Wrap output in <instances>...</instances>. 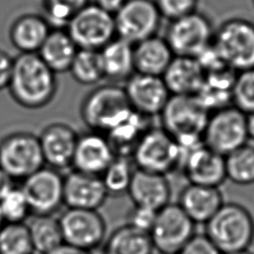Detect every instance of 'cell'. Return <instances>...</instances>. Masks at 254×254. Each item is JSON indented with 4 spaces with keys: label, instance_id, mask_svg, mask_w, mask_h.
Instances as JSON below:
<instances>
[{
    "label": "cell",
    "instance_id": "cell-8",
    "mask_svg": "<svg viewBox=\"0 0 254 254\" xmlns=\"http://www.w3.org/2000/svg\"><path fill=\"white\" fill-rule=\"evenodd\" d=\"M248 141L246 114L234 105H228L209 113L202 143L214 152L226 156Z\"/></svg>",
    "mask_w": 254,
    "mask_h": 254
},
{
    "label": "cell",
    "instance_id": "cell-10",
    "mask_svg": "<svg viewBox=\"0 0 254 254\" xmlns=\"http://www.w3.org/2000/svg\"><path fill=\"white\" fill-rule=\"evenodd\" d=\"M44 165L39 137L34 134L16 132L0 141V168L14 181H23Z\"/></svg>",
    "mask_w": 254,
    "mask_h": 254
},
{
    "label": "cell",
    "instance_id": "cell-44",
    "mask_svg": "<svg viewBox=\"0 0 254 254\" xmlns=\"http://www.w3.org/2000/svg\"><path fill=\"white\" fill-rule=\"evenodd\" d=\"M47 254H88V252L77 249V248L72 247L70 245H67L65 243H63L62 245H60L59 247L50 251Z\"/></svg>",
    "mask_w": 254,
    "mask_h": 254
},
{
    "label": "cell",
    "instance_id": "cell-6",
    "mask_svg": "<svg viewBox=\"0 0 254 254\" xmlns=\"http://www.w3.org/2000/svg\"><path fill=\"white\" fill-rule=\"evenodd\" d=\"M131 110L123 86L105 84L94 88L85 96L80 115L91 131L105 134Z\"/></svg>",
    "mask_w": 254,
    "mask_h": 254
},
{
    "label": "cell",
    "instance_id": "cell-41",
    "mask_svg": "<svg viewBox=\"0 0 254 254\" xmlns=\"http://www.w3.org/2000/svg\"><path fill=\"white\" fill-rule=\"evenodd\" d=\"M14 58L0 50V90L7 88L12 74Z\"/></svg>",
    "mask_w": 254,
    "mask_h": 254
},
{
    "label": "cell",
    "instance_id": "cell-34",
    "mask_svg": "<svg viewBox=\"0 0 254 254\" xmlns=\"http://www.w3.org/2000/svg\"><path fill=\"white\" fill-rule=\"evenodd\" d=\"M28 225L5 222L0 228V254H33Z\"/></svg>",
    "mask_w": 254,
    "mask_h": 254
},
{
    "label": "cell",
    "instance_id": "cell-24",
    "mask_svg": "<svg viewBox=\"0 0 254 254\" xmlns=\"http://www.w3.org/2000/svg\"><path fill=\"white\" fill-rule=\"evenodd\" d=\"M174 57L164 37L145 39L134 45L135 72L162 76Z\"/></svg>",
    "mask_w": 254,
    "mask_h": 254
},
{
    "label": "cell",
    "instance_id": "cell-5",
    "mask_svg": "<svg viewBox=\"0 0 254 254\" xmlns=\"http://www.w3.org/2000/svg\"><path fill=\"white\" fill-rule=\"evenodd\" d=\"M212 45L225 65L234 71L254 68V24L229 18L214 30Z\"/></svg>",
    "mask_w": 254,
    "mask_h": 254
},
{
    "label": "cell",
    "instance_id": "cell-2",
    "mask_svg": "<svg viewBox=\"0 0 254 254\" xmlns=\"http://www.w3.org/2000/svg\"><path fill=\"white\" fill-rule=\"evenodd\" d=\"M209 112L195 95H171L160 116L161 127L181 146L183 152L202 143Z\"/></svg>",
    "mask_w": 254,
    "mask_h": 254
},
{
    "label": "cell",
    "instance_id": "cell-27",
    "mask_svg": "<svg viewBox=\"0 0 254 254\" xmlns=\"http://www.w3.org/2000/svg\"><path fill=\"white\" fill-rule=\"evenodd\" d=\"M77 50L65 29H52L37 54L55 73H60L69 70Z\"/></svg>",
    "mask_w": 254,
    "mask_h": 254
},
{
    "label": "cell",
    "instance_id": "cell-35",
    "mask_svg": "<svg viewBox=\"0 0 254 254\" xmlns=\"http://www.w3.org/2000/svg\"><path fill=\"white\" fill-rule=\"evenodd\" d=\"M89 0H43V17L51 29H65L71 18Z\"/></svg>",
    "mask_w": 254,
    "mask_h": 254
},
{
    "label": "cell",
    "instance_id": "cell-4",
    "mask_svg": "<svg viewBox=\"0 0 254 254\" xmlns=\"http://www.w3.org/2000/svg\"><path fill=\"white\" fill-rule=\"evenodd\" d=\"M130 156L136 169L167 176L181 168L183 150L161 126L149 127Z\"/></svg>",
    "mask_w": 254,
    "mask_h": 254
},
{
    "label": "cell",
    "instance_id": "cell-17",
    "mask_svg": "<svg viewBox=\"0 0 254 254\" xmlns=\"http://www.w3.org/2000/svg\"><path fill=\"white\" fill-rule=\"evenodd\" d=\"M115 157L105 134L90 130L77 137L71 167L81 173L101 176Z\"/></svg>",
    "mask_w": 254,
    "mask_h": 254
},
{
    "label": "cell",
    "instance_id": "cell-20",
    "mask_svg": "<svg viewBox=\"0 0 254 254\" xmlns=\"http://www.w3.org/2000/svg\"><path fill=\"white\" fill-rule=\"evenodd\" d=\"M127 193L134 205L158 211L171 202L172 190L167 176L135 169Z\"/></svg>",
    "mask_w": 254,
    "mask_h": 254
},
{
    "label": "cell",
    "instance_id": "cell-30",
    "mask_svg": "<svg viewBox=\"0 0 254 254\" xmlns=\"http://www.w3.org/2000/svg\"><path fill=\"white\" fill-rule=\"evenodd\" d=\"M27 225L34 251L47 254L64 243L59 219L53 215H35Z\"/></svg>",
    "mask_w": 254,
    "mask_h": 254
},
{
    "label": "cell",
    "instance_id": "cell-47",
    "mask_svg": "<svg viewBox=\"0 0 254 254\" xmlns=\"http://www.w3.org/2000/svg\"><path fill=\"white\" fill-rule=\"evenodd\" d=\"M88 254H105L104 252H103V250H97V248L96 249H94V250H91V251H89L88 252Z\"/></svg>",
    "mask_w": 254,
    "mask_h": 254
},
{
    "label": "cell",
    "instance_id": "cell-15",
    "mask_svg": "<svg viewBox=\"0 0 254 254\" xmlns=\"http://www.w3.org/2000/svg\"><path fill=\"white\" fill-rule=\"evenodd\" d=\"M130 106L150 118L159 116L171 93L162 76L134 72L123 86Z\"/></svg>",
    "mask_w": 254,
    "mask_h": 254
},
{
    "label": "cell",
    "instance_id": "cell-39",
    "mask_svg": "<svg viewBox=\"0 0 254 254\" xmlns=\"http://www.w3.org/2000/svg\"><path fill=\"white\" fill-rule=\"evenodd\" d=\"M156 214V210L144 206L134 205L133 208H131L127 214L126 223L136 229L149 233L154 224Z\"/></svg>",
    "mask_w": 254,
    "mask_h": 254
},
{
    "label": "cell",
    "instance_id": "cell-25",
    "mask_svg": "<svg viewBox=\"0 0 254 254\" xmlns=\"http://www.w3.org/2000/svg\"><path fill=\"white\" fill-rule=\"evenodd\" d=\"M236 71L229 67L206 72L195 97L210 113L232 105V88Z\"/></svg>",
    "mask_w": 254,
    "mask_h": 254
},
{
    "label": "cell",
    "instance_id": "cell-32",
    "mask_svg": "<svg viewBox=\"0 0 254 254\" xmlns=\"http://www.w3.org/2000/svg\"><path fill=\"white\" fill-rule=\"evenodd\" d=\"M69 71L78 83L92 85L104 78L99 52L95 50L78 49L70 64Z\"/></svg>",
    "mask_w": 254,
    "mask_h": 254
},
{
    "label": "cell",
    "instance_id": "cell-3",
    "mask_svg": "<svg viewBox=\"0 0 254 254\" xmlns=\"http://www.w3.org/2000/svg\"><path fill=\"white\" fill-rule=\"evenodd\" d=\"M204 226V234L222 254L249 249L254 240V218L236 202H224Z\"/></svg>",
    "mask_w": 254,
    "mask_h": 254
},
{
    "label": "cell",
    "instance_id": "cell-38",
    "mask_svg": "<svg viewBox=\"0 0 254 254\" xmlns=\"http://www.w3.org/2000/svg\"><path fill=\"white\" fill-rule=\"evenodd\" d=\"M199 0H154L163 19L175 20L197 10Z\"/></svg>",
    "mask_w": 254,
    "mask_h": 254
},
{
    "label": "cell",
    "instance_id": "cell-13",
    "mask_svg": "<svg viewBox=\"0 0 254 254\" xmlns=\"http://www.w3.org/2000/svg\"><path fill=\"white\" fill-rule=\"evenodd\" d=\"M20 188L34 215H53L64 204V177L51 167L28 176Z\"/></svg>",
    "mask_w": 254,
    "mask_h": 254
},
{
    "label": "cell",
    "instance_id": "cell-42",
    "mask_svg": "<svg viewBox=\"0 0 254 254\" xmlns=\"http://www.w3.org/2000/svg\"><path fill=\"white\" fill-rule=\"evenodd\" d=\"M125 2L126 0H94L93 3H95L104 11L114 15L117 11H119Z\"/></svg>",
    "mask_w": 254,
    "mask_h": 254
},
{
    "label": "cell",
    "instance_id": "cell-12",
    "mask_svg": "<svg viewBox=\"0 0 254 254\" xmlns=\"http://www.w3.org/2000/svg\"><path fill=\"white\" fill-rule=\"evenodd\" d=\"M113 17L116 37L132 45L158 35L163 20L154 0H126Z\"/></svg>",
    "mask_w": 254,
    "mask_h": 254
},
{
    "label": "cell",
    "instance_id": "cell-48",
    "mask_svg": "<svg viewBox=\"0 0 254 254\" xmlns=\"http://www.w3.org/2000/svg\"><path fill=\"white\" fill-rule=\"evenodd\" d=\"M4 223H5V222H4V219H3L2 214H1V211H0V228H1V226H2Z\"/></svg>",
    "mask_w": 254,
    "mask_h": 254
},
{
    "label": "cell",
    "instance_id": "cell-31",
    "mask_svg": "<svg viewBox=\"0 0 254 254\" xmlns=\"http://www.w3.org/2000/svg\"><path fill=\"white\" fill-rule=\"evenodd\" d=\"M226 180L238 186L254 184V147L245 144L224 156Z\"/></svg>",
    "mask_w": 254,
    "mask_h": 254
},
{
    "label": "cell",
    "instance_id": "cell-11",
    "mask_svg": "<svg viewBox=\"0 0 254 254\" xmlns=\"http://www.w3.org/2000/svg\"><path fill=\"white\" fill-rule=\"evenodd\" d=\"M195 234V223L178 203L169 202L157 211L149 232L159 254H177Z\"/></svg>",
    "mask_w": 254,
    "mask_h": 254
},
{
    "label": "cell",
    "instance_id": "cell-46",
    "mask_svg": "<svg viewBox=\"0 0 254 254\" xmlns=\"http://www.w3.org/2000/svg\"><path fill=\"white\" fill-rule=\"evenodd\" d=\"M224 254H253L252 252L249 251V249L246 250H240V251H234V252H229V253H224Z\"/></svg>",
    "mask_w": 254,
    "mask_h": 254
},
{
    "label": "cell",
    "instance_id": "cell-18",
    "mask_svg": "<svg viewBox=\"0 0 254 254\" xmlns=\"http://www.w3.org/2000/svg\"><path fill=\"white\" fill-rule=\"evenodd\" d=\"M107 196L100 176L73 170L64 177V203L67 208L97 210Z\"/></svg>",
    "mask_w": 254,
    "mask_h": 254
},
{
    "label": "cell",
    "instance_id": "cell-37",
    "mask_svg": "<svg viewBox=\"0 0 254 254\" xmlns=\"http://www.w3.org/2000/svg\"><path fill=\"white\" fill-rule=\"evenodd\" d=\"M0 211L4 222H24L29 217L31 210L21 188L14 187L0 198Z\"/></svg>",
    "mask_w": 254,
    "mask_h": 254
},
{
    "label": "cell",
    "instance_id": "cell-45",
    "mask_svg": "<svg viewBox=\"0 0 254 254\" xmlns=\"http://www.w3.org/2000/svg\"><path fill=\"white\" fill-rule=\"evenodd\" d=\"M246 130L248 139L254 141V112L246 114Z\"/></svg>",
    "mask_w": 254,
    "mask_h": 254
},
{
    "label": "cell",
    "instance_id": "cell-22",
    "mask_svg": "<svg viewBox=\"0 0 254 254\" xmlns=\"http://www.w3.org/2000/svg\"><path fill=\"white\" fill-rule=\"evenodd\" d=\"M205 72L193 57L175 56L162 78L171 95H195Z\"/></svg>",
    "mask_w": 254,
    "mask_h": 254
},
{
    "label": "cell",
    "instance_id": "cell-21",
    "mask_svg": "<svg viewBox=\"0 0 254 254\" xmlns=\"http://www.w3.org/2000/svg\"><path fill=\"white\" fill-rule=\"evenodd\" d=\"M195 224H205L224 203L219 188L188 184L177 202Z\"/></svg>",
    "mask_w": 254,
    "mask_h": 254
},
{
    "label": "cell",
    "instance_id": "cell-1",
    "mask_svg": "<svg viewBox=\"0 0 254 254\" xmlns=\"http://www.w3.org/2000/svg\"><path fill=\"white\" fill-rule=\"evenodd\" d=\"M7 88L19 105L28 109L42 108L56 94V73L37 53H20L14 58Z\"/></svg>",
    "mask_w": 254,
    "mask_h": 254
},
{
    "label": "cell",
    "instance_id": "cell-7",
    "mask_svg": "<svg viewBox=\"0 0 254 254\" xmlns=\"http://www.w3.org/2000/svg\"><path fill=\"white\" fill-rule=\"evenodd\" d=\"M214 30L210 18L196 10L169 21L164 38L175 56L195 58L212 43Z\"/></svg>",
    "mask_w": 254,
    "mask_h": 254
},
{
    "label": "cell",
    "instance_id": "cell-28",
    "mask_svg": "<svg viewBox=\"0 0 254 254\" xmlns=\"http://www.w3.org/2000/svg\"><path fill=\"white\" fill-rule=\"evenodd\" d=\"M148 117L132 110L108 132L105 133L115 156L129 157L137 141L149 128Z\"/></svg>",
    "mask_w": 254,
    "mask_h": 254
},
{
    "label": "cell",
    "instance_id": "cell-29",
    "mask_svg": "<svg viewBox=\"0 0 254 254\" xmlns=\"http://www.w3.org/2000/svg\"><path fill=\"white\" fill-rule=\"evenodd\" d=\"M102 250L105 254H153L154 246L148 232L126 223L109 235Z\"/></svg>",
    "mask_w": 254,
    "mask_h": 254
},
{
    "label": "cell",
    "instance_id": "cell-14",
    "mask_svg": "<svg viewBox=\"0 0 254 254\" xmlns=\"http://www.w3.org/2000/svg\"><path fill=\"white\" fill-rule=\"evenodd\" d=\"M59 222L64 243L83 251L98 248L106 235L104 218L97 210L67 208Z\"/></svg>",
    "mask_w": 254,
    "mask_h": 254
},
{
    "label": "cell",
    "instance_id": "cell-33",
    "mask_svg": "<svg viewBox=\"0 0 254 254\" xmlns=\"http://www.w3.org/2000/svg\"><path fill=\"white\" fill-rule=\"evenodd\" d=\"M134 170L128 157L116 156L100 176L108 195L127 193Z\"/></svg>",
    "mask_w": 254,
    "mask_h": 254
},
{
    "label": "cell",
    "instance_id": "cell-26",
    "mask_svg": "<svg viewBox=\"0 0 254 254\" xmlns=\"http://www.w3.org/2000/svg\"><path fill=\"white\" fill-rule=\"evenodd\" d=\"M51 30L43 16L25 14L13 22L9 37L20 53H38Z\"/></svg>",
    "mask_w": 254,
    "mask_h": 254
},
{
    "label": "cell",
    "instance_id": "cell-9",
    "mask_svg": "<svg viewBox=\"0 0 254 254\" xmlns=\"http://www.w3.org/2000/svg\"><path fill=\"white\" fill-rule=\"evenodd\" d=\"M65 31L78 49L99 51L116 37L114 17L98 7L87 3L68 22Z\"/></svg>",
    "mask_w": 254,
    "mask_h": 254
},
{
    "label": "cell",
    "instance_id": "cell-40",
    "mask_svg": "<svg viewBox=\"0 0 254 254\" xmlns=\"http://www.w3.org/2000/svg\"><path fill=\"white\" fill-rule=\"evenodd\" d=\"M177 254H222L204 233H195Z\"/></svg>",
    "mask_w": 254,
    "mask_h": 254
},
{
    "label": "cell",
    "instance_id": "cell-16",
    "mask_svg": "<svg viewBox=\"0 0 254 254\" xmlns=\"http://www.w3.org/2000/svg\"><path fill=\"white\" fill-rule=\"evenodd\" d=\"M181 169L189 184L219 188L226 180L224 156L203 143L183 152Z\"/></svg>",
    "mask_w": 254,
    "mask_h": 254
},
{
    "label": "cell",
    "instance_id": "cell-23",
    "mask_svg": "<svg viewBox=\"0 0 254 254\" xmlns=\"http://www.w3.org/2000/svg\"><path fill=\"white\" fill-rule=\"evenodd\" d=\"M103 76L113 82L126 81L134 72V45L115 37L99 51Z\"/></svg>",
    "mask_w": 254,
    "mask_h": 254
},
{
    "label": "cell",
    "instance_id": "cell-19",
    "mask_svg": "<svg viewBox=\"0 0 254 254\" xmlns=\"http://www.w3.org/2000/svg\"><path fill=\"white\" fill-rule=\"evenodd\" d=\"M78 135L64 123L48 125L39 136L45 164L58 171L71 167Z\"/></svg>",
    "mask_w": 254,
    "mask_h": 254
},
{
    "label": "cell",
    "instance_id": "cell-43",
    "mask_svg": "<svg viewBox=\"0 0 254 254\" xmlns=\"http://www.w3.org/2000/svg\"><path fill=\"white\" fill-rule=\"evenodd\" d=\"M14 187V180L0 168V198Z\"/></svg>",
    "mask_w": 254,
    "mask_h": 254
},
{
    "label": "cell",
    "instance_id": "cell-36",
    "mask_svg": "<svg viewBox=\"0 0 254 254\" xmlns=\"http://www.w3.org/2000/svg\"><path fill=\"white\" fill-rule=\"evenodd\" d=\"M232 105L245 114L254 112V68L235 73L232 88Z\"/></svg>",
    "mask_w": 254,
    "mask_h": 254
}]
</instances>
